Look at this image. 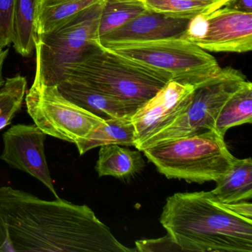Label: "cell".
I'll list each match as a JSON object with an SVG mask.
<instances>
[{
    "mask_svg": "<svg viewBox=\"0 0 252 252\" xmlns=\"http://www.w3.org/2000/svg\"><path fill=\"white\" fill-rule=\"evenodd\" d=\"M133 252L86 205L0 187V252Z\"/></svg>",
    "mask_w": 252,
    "mask_h": 252,
    "instance_id": "6da1fadb",
    "label": "cell"
},
{
    "mask_svg": "<svg viewBox=\"0 0 252 252\" xmlns=\"http://www.w3.org/2000/svg\"><path fill=\"white\" fill-rule=\"evenodd\" d=\"M160 222L184 252H252V220L228 209L210 191L168 197Z\"/></svg>",
    "mask_w": 252,
    "mask_h": 252,
    "instance_id": "7a4b0ae2",
    "label": "cell"
},
{
    "mask_svg": "<svg viewBox=\"0 0 252 252\" xmlns=\"http://www.w3.org/2000/svg\"><path fill=\"white\" fill-rule=\"evenodd\" d=\"M63 80L79 82L101 91L125 103L135 113L171 79L98 43L66 67L60 82Z\"/></svg>",
    "mask_w": 252,
    "mask_h": 252,
    "instance_id": "3957f363",
    "label": "cell"
},
{
    "mask_svg": "<svg viewBox=\"0 0 252 252\" xmlns=\"http://www.w3.org/2000/svg\"><path fill=\"white\" fill-rule=\"evenodd\" d=\"M149 161L169 179L187 182H216L237 158L216 129L156 143L141 150Z\"/></svg>",
    "mask_w": 252,
    "mask_h": 252,
    "instance_id": "277c9868",
    "label": "cell"
},
{
    "mask_svg": "<svg viewBox=\"0 0 252 252\" xmlns=\"http://www.w3.org/2000/svg\"><path fill=\"white\" fill-rule=\"evenodd\" d=\"M102 47L164 73L171 80L194 86L212 79L222 68L212 54L183 37L110 44Z\"/></svg>",
    "mask_w": 252,
    "mask_h": 252,
    "instance_id": "5b68a950",
    "label": "cell"
},
{
    "mask_svg": "<svg viewBox=\"0 0 252 252\" xmlns=\"http://www.w3.org/2000/svg\"><path fill=\"white\" fill-rule=\"evenodd\" d=\"M104 0L78 13L47 33L36 35V73L57 85L66 67L98 45V26Z\"/></svg>",
    "mask_w": 252,
    "mask_h": 252,
    "instance_id": "8992f818",
    "label": "cell"
},
{
    "mask_svg": "<svg viewBox=\"0 0 252 252\" xmlns=\"http://www.w3.org/2000/svg\"><path fill=\"white\" fill-rule=\"evenodd\" d=\"M29 116L47 135L76 144L86 139L104 119L64 96L57 85H48L35 74L25 97Z\"/></svg>",
    "mask_w": 252,
    "mask_h": 252,
    "instance_id": "52a82bcc",
    "label": "cell"
},
{
    "mask_svg": "<svg viewBox=\"0 0 252 252\" xmlns=\"http://www.w3.org/2000/svg\"><path fill=\"white\" fill-rule=\"evenodd\" d=\"M247 80L240 70L232 67L221 68L212 79L197 85L185 113L172 125L146 141L138 150L166 140L202 133L215 129L221 109L234 93Z\"/></svg>",
    "mask_w": 252,
    "mask_h": 252,
    "instance_id": "ba28073f",
    "label": "cell"
},
{
    "mask_svg": "<svg viewBox=\"0 0 252 252\" xmlns=\"http://www.w3.org/2000/svg\"><path fill=\"white\" fill-rule=\"evenodd\" d=\"M196 86L169 80L153 98L131 116L135 131V147L172 125L191 102Z\"/></svg>",
    "mask_w": 252,
    "mask_h": 252,
    "instance_id": "9c48e42d",
    "label": "cell"
},
{
    "mask_svg": "<svg viewBox=\"0 0 252 252\" xmlns=\"http://www.w3.org/2000/svg\"><path fill=\"white\" fill-rule=\"evenodd\" d=\"M46 137L35 124L14 125L3 134L4 148L0 159L40 181L58 198L45 156Z\"/></svg>",
    "mask_w": 252,
    "mask_h": 252,
    "instance_id": "30bf717a",
    "label": "cell"
},
{
    "mask_svg": "<svg viewBox=\"0 0 252 252\" xmlns=\"http://www.w3.org/2000/svg\"><path fill=\"white\" fill-rule=\"evenodd\" d=\"M191 41L209 53L250 52L252 49V13L222 7L208 17L206 34L200 39Z\"/></svg>",
    "mask_w": 252,
    "mask_h": 252,
    "instance_id": "8fae6325",
    "label": "cell"
},
{
    "mask_svg": "<svg viewBox=\"0 0 252 252\" xmlns=\"http://www.w3.org/2000/svg\"><path fill=\"white\" fill-rule=\"evenodd\" d=\"M189 20L167 17L147 9L126 24L100 37L98 43L105 46L181 37L187 32Z\"/></svg>",
    "mask_w": 252,
    "mask_h": 252,
    "instance_id": "7c38bea8",
    "label": "cell"
},
{
    "mask_svg": "<svg viewBox=\"0 0 252 252\" xmlns=\"http://www.w3.org/2000/svg\"><path fill=\"white\" fill-rule=\"evenodd\" d=\"M57 87L67 99L103 119L131 118L134 114L133 110L125 103L88 85L63 80Z\"/></svg>",
    "mask_w": 252,
    "mask_h": 252,
    "instance_id": "4fadbf2b",
    "label": "cell"
},
{
    "mask_svg": "<svg viewBox=\"0 0 252 252\" xmlns=\"http://www.w3.org/2000/svg\"><path fill=\"white\" fill-rule=\"evenodd\" d=\"M210 191L218 201L225 204L250 200L252 197V158H236L231 169L216 181Z\"/></svg>",
    "mask_w": 252,
    "mask_h": 252,
    "instance_id": "5bb4252c",
    "label": "cell"
},
{
    "mask_svg": "<svg viewBox=\"0 0 252 252\" xmlns=\"http://www.w3.org/2000/svg\"><path fill=\"white\" fill-rule=\"evenodd\" d=\"M144 166L145 162L139 150L113 144L100 147L95 169L100 177L126 178L138 173Z\"/></svg>",
    "mask_w": 252,
    "mask_h": 252,
    "instance_id": "9a60e30c",
    "label": "cell"
},
{
    "mask_svg": "<svg viewBox=\"0 0 252 252\" xmlns=\"http://www.w3.org/2000/svg\"><path fill=\"white\" fill-rule=\"evenodd\" d=\"M135 131L130 118H107L86 138L75 144L79 155L107 144L135 147Z\"/></svg>",
    "mask_w": 252,
    "mask_h": 252,
    "instance_id": "2e32d148",
    "label": "cell"
},
{
    "mask_svg": "<svg viewBox=\"0 0 252 252\" xmlns=\"http://www.w3.org/2000/svg\"><path fill=\"white\" fill-rule=\"evenodd\" d=\"M103 0H36V35L47 33Z\"/></svg>",
    "mask_w": 252,
    "mask_h": 252,
    "instance_id": "e0dca14e",
    "label": "cell"
},
{
    "mask_svg": "<svg viewBox=\"0 0 252 252\" xmlns=\"http://www.w3.org/2000/svg\"><path fill=\"white\" fill-rule=\"evenodd\" d=\"M252 122V84L246 80L220 111L215 129L222 136L234 126Z\"/></svg>",
    "mask_w": 252,
    "mask_h": 252,
    "instance_id": "ac0fdd59",
    "label": "cell"
},
{
    "mask_svg": "<svg viewBox=\"0 0 252 252\" xmlns=\"http://www.w3.org/2000/svg\"><path fill=\"white\" fill-rule=\"evenodd\" d=\"M147 9L174 18L191 20L212 13L229 3V0H141Z\"/></svg>",
    "mask_w": 252,
    "mask_h": 252,
    "instance_id": "d6986e66",
    "label": "cell"
},
{
    "mask_svg": "<svg viewBox=\"0 0 252 252\" xmlns=\"http://www.w3.org/2000/svg\"><path fill=\"white\" fill-rule=\"evenodd\" d=\"M36 4V0H16L12 43L22 57H30L35 50Z\"/></svg>",
    "mask_w": 252,
    "mask_h": 252,
    "instance_id": "ffe728a7",
    "label": "cell"
},
{
    "mask_svg": "<svg viewBox=\"0 0 252 252\" xmlns=\"http://www.w3.org/2000/svg\"><path fill=\"white\" fill-rule=\"evenodd\" d=\"M146 10L141 0H104L98 26V39L126 24Z\"/></svg>",
    "mask_w": 252,
    "mask_h": 252,
    "instance_id": "44dd1931",
    "label": "cell"
},
{
    "mask_svg": "<svg viewBox=\"0 0 252 252\" xmlns=\"http://www.w3.org/2000/svg\"><path fill=\"white\" fill-rule=\"evenodd\" d=\"M27 79L20 74L8 78L0 88V130L10 125L21 110L27 90Z\"/></svg>",
    "mask_w": 252,
    "mask_h": 252,
    "instance_id": "7402d4cb",
    "label": "cell"
},
{
    "mask_svg": "<svg viewBox=\"0 0 252 252\" xmlns=\"http://www.w3.org/2000/svg\"><path fill=\"white\" fill-rule=\"evenodd\" d=\"M16 0H0V45L6 48L13 42Z\"/></svg>",
    "mask_w": 252,
    "mask_h": 252,
    "instance_id": "603a6c76",
    "label": "cell"
},
{
    "mask_svg": "<svg viewBox=\"0 0 252 252\" xmlns=\"http://www.w3.org/2000/svg\"><path fill=\"white\" fill-rule=\"evenodd\" d=\"M137 252H157V251H181L179 246L167 235L156 240H139L135 243Z\"/></svg>",
    "mask_w": 252,
    "mask_h": 252,
    "instance_id": "cb8c5ba5",
    "label": "cell"
},
{
    "mask_svg": "<svg viewBox=\"0 0 252 252\" xmlns=\"http://www.w3.org/2000/svg\"><path fill=\"white\" fill-rule=\"evenodd\" d=\"M208 17L209 15L201 14L190 20L187 32L181 37L190 40L203 37L208 29Z\"/></svg>",
    "mask_w": 252,
    "mask_h": 252,
    "instance_id": "d4e9b609",
    "label": "cell"
},
{
    "mask_svg": "<svg viewBox=\"0 0 252 252\" xmlns=\"http://www.w3.org/2000/svg\"><path fill=\"white\" fill-rule=\"evenodd\" d=\"M225 205L228 209H231L237 215L244 217L248 219L252 220V205L251 202L243 200V201L236 202V203H228V204Z\"/></svg>",
    "mask_w": 252,
    "mask_h": 252,
    "instance_id": "484cf974",
    "label": "cell"
},
{
    "mask_svg": "<svg viewBox=\"0 0 252 252\" xmlns=\"http://www.w3.org/2000/svg\"><path fill=\"white\" fill-rule=\"evenodd\" d=\"M225 6L237 11L252 13V0H232Z\"/></svg>",
    "mask_w": 252,
    "mask_h": 252,
    "instance_id": "4316f807",
    "label": "cell"
},
{
    "mask_svg": "<svg viewBox=\"0 0 252 252\" xmlns=\"http://www.w3.org/2000/svg\"><path fill=\"white\" fill-rule=\"evenodd\" d=\"M5 47L0 45V88L3 86L5 81L4 80L3 76H2V69H3V64L8 55L9 50L4 49Z\"/></svg>",
    "mask_w": 252,
    "mask_h": 252,
    "instance_id": "83f0119b",
    "label": "cell"
},
{
    "mask_svg": "<svg viewBox=\"0 0 252 252\" xmlns=\"http://www.w3.org/2000/svg\"><path fill=\"white\" fill-rule=\"evenodd\" d=\"M230 2H231V1H232V0H229Z\"/></svg>",
    "mask_w": 252,
    "mask_h": 252,
    "instance_id": "f1b7e54d",
    "label": "cell"
}]
</instances>
